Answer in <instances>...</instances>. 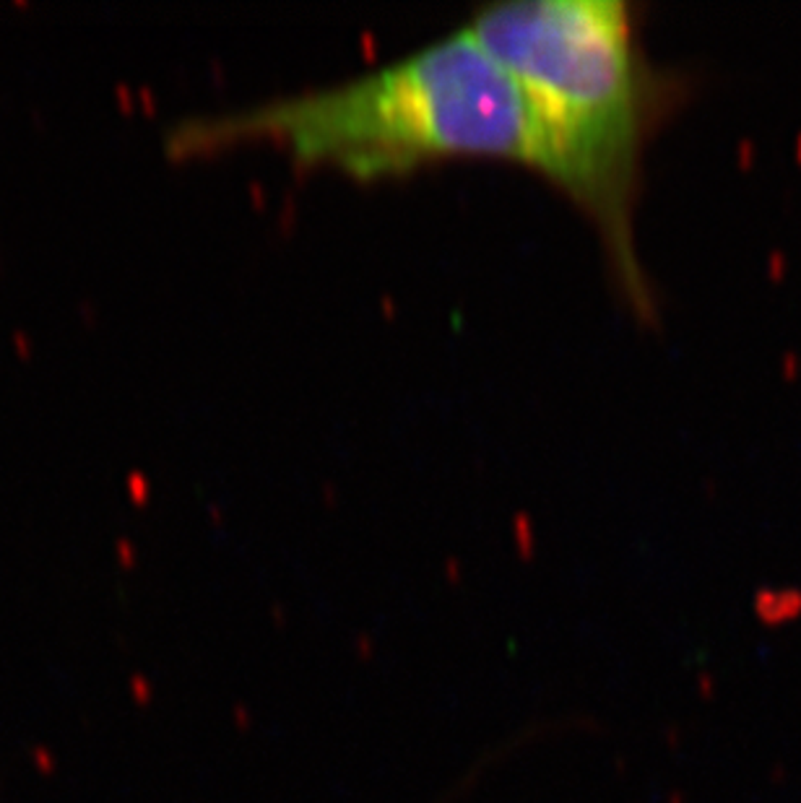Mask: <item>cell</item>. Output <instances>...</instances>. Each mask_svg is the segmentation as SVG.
I'll return each mask as SVG.
<instances>
[{
  "mask_svg": "<svg viewBox=\"0 0 801 803\" xmlns=\"http://www.w3.org/2000/svg\"><path fill=\"white\" fill-rule=\"evenodd\" d=\"M265 141L297 167L357 180L406 175L453 156L538 169L536 133L518 83L463 24L354 79L169 123L172 159Z\"/></svg>",
  "mask_w": 801,
  "mask_h": 803,
  "instance_id": "obj_1",
  "label": "cell"
},
{
  "mask_svg": "<svg viewBox=\"0 0 801 803\" xmlns=\"http://www.w3.org/2000/svg\"><path fill=\"white\" fill-rule=\"evenodd\" d=\"M518 83L538 146V175L596 227L637 312H653L633 239L645 143L669 81L643 55L625 0H502L466 21Z\"/></svg>",
  "mask_w": 801,
  "mask_h": 803,
  "instance_id": "obj_2",
  "label": "cell"
}]
</instances>
